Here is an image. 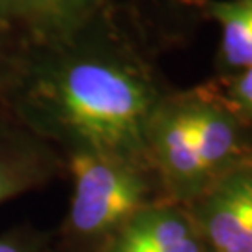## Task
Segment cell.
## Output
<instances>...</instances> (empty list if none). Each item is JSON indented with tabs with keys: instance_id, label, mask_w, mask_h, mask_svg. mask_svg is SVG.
Returning a JSON list of instances; mask_svg holds the SVG:
<instances>
[{
	"instance_id": "obj_8",
	"label": "cell",
	"mask_w": 252,
	"mask_h": 252,
	"mask_svg": "<svg viewBox=\"0 0 252 252\" xmlns=\"http://www.w3.org/2000/svg\"><path fill=\"white\" fill-rule=\"evenodd\" d=\"M220 27V63L232 73L252 67V0H206L200 4Z\"/></svg>"
},
{
	"instance_id": "obj_12",
	"label": "cell",
	"mask_w": 252,
	"mask_h": 252,
	"mask_svg": "<svg viewBox=\"0 0 252 252\" xmlns=\"http://www.w3.org/2000/svg\"><path fill=\"white\" fill-rule=\"evenodd\" d=\"M21 0H0V25L17 32V17Z\"/></svg>"
},
{
	"instance_id": "obj_9",
	"label": "cell",
	"mask_w": 252,
	"mask_h": 252,
	"mask_svg": "<svg viewBox=\"0 0 252 252\" xmlns=\"http://www.w3.org/2000/svg\"><path fill=\"white\" fill-rule=\"evenodd\" d=\"M219 95L234 108V112L247 126L252 127V67L235 73L226 82V92Z\"/></svg>"
},
{
	"instance_id": "obj_2",
	"label": "cell",
	"mask_w": 252,
	"mask_h": 252,
	"mask_svg": "<svg viewBox=\"0 0 252 252\" xmlns=\"http://www.w3.org/2000/svg\"><path fill=\"white\" fill-rule=\"evenodd\" d=\"M73 181L69 209L60 230L69 252H92L127 219L164 200L150 164L118 155L75 152L63 157Z\"/></svg>"
},
{
	"instance_id": "obj_11",
	"label": "cell",
	"mask_w": 252,
	"mask_h": 252,
	"mask_svg": "<svg viewBox=\"0 0 252 252\" xmlns=\"http://www.w3.org/2000/svg\"><path fill=\"white\" fill-rule=\"evenodd\" d=\"M19 47V34L9 28L0 25V114L6 112L4 108V97L8 90L9 77L13 69V60L17 54Z\"/></svg>"
},
{
	"instance_id": "obj_3",
	"label": "cell",
	"mask_w": 252,
	"mask_h": 252,
	"mask_svg": "<svg viewBox=\"0 0 252 252\" xmlns=\"http://www.w3.org/2000/svg\"><path fill=\"white\" fill-rule=\"evenodd\" d=\"M192 146L211 183L252 164L249 126L219 94L196 90L180 94Z\"/></svg>"
},
{
	"instance_id": "obj_5",
	"label": "cell",
	"mask_w": 252,
	"mask_h": 252,
	"mask_svg": "<svg viewBox=\"0 0 252 252\" xmlns=\"http://www.w3.org/2000/svg\"><path fill=\"white\" fill-rule=\"evenodd\" d=\"M92 252H206L189 209L159 200L136 211Z\"/></svg>"
},
{
	"instance_id": "obj_14",
	"label": "cell",
	"mask_w": 252,
	"mask_h": 252,
	"mask_svg": "<svg viewBox=\"0 0 252 252\" xmlns=\"http://www.w3.org/2000/svg\"><path fill=\"white\" fill-rule=\"evenodd\" d=\"M206 252H217V251H213V249H209V247H206Z\"/></svg>"
},
{
	"instance_id": "obj_4",
	"label": "cell",
	"mask_w": 252,
	"mask_h": 252,
	"mask_svg": "<svg viewBox=\"0 0 252 252\" xmlns=\"http://www.w3.org/2000/svg\"><path fill=\"white\" fill-rule=\"evenodd\" d=\"M185 207L206 247L252 252V164L224 174Z\"/></svg>"
},
{
	"instance_id": "obj_6",
	"label": "cell",
	"mask_w": 252,
	"mask_h": 252,
	"mask_svg": "<svg viewBox=\"0 0 252 252\" xmlns=\"http://www.w3.org/2000/svg\"><path fill=\"white\" fill-rule=\"evenodd\" d=\"M63 170V155L53 144L8 112L0 114V204L45 187Z\"/></svg>"
},
{
	"instance_id": "obj_10",
	"label": "cell",
	"mask_w": 252,
	"mask_h": 252,
	"mask_svg": "<svg viewBox=\"0 0 252 252\" xmlns=\"http://www.w3.org/2000/svg\"><path fill=\"white\" fill-rule=\"evenodd\" d=\"M49 237L34 228H13L0 235V252H47Z\"/></svg>"
},
{
	"instance_id": "obj_1",
	"label": "cell",
	"mask_w": 252,
	"mask_h": 252,
	"mask_svg": "<svg viewBox=\"0 0 252 252\" xmlns=\"http://www.w3.org/2000/svg\"><path fill=\"white\" fill-rule=\"evenodd\" d=\"M166 94L107 8L60 37L19 36L4 108L63 157L97 152L150 164L146 133Z\"/></svg>"
},
{
	"instance_id": "obj_13",
	"label": "cell",
	"mask_w": 252,
	"mask_h": 252,
	"mask_svg": "<svg viewBox=\"0 0 252 252\" xmlns=\"http://www.w3.org/2000/svg\"><path fill=\"white\" fill-rule=\"evenodd\" d=\"M174 2H180V4H185V6H200L206 0H174Z\"/></svg>"
},
{
	"instance_id": "obj_7",
	"label": "cell",
	"mask_w": 252,
	"mask_h": 252,
	"mask_svg": "<svg viewBox=\"0 0 252 252\" xmlns=\"http://www.w3.org/2000/svg\"><path fill=\"white\" fill-rule=\"evenodd\" d=\"M112 0H21L17 34L41 41L69 34L110 6Z\"/></svg>"
}]
</instances>
